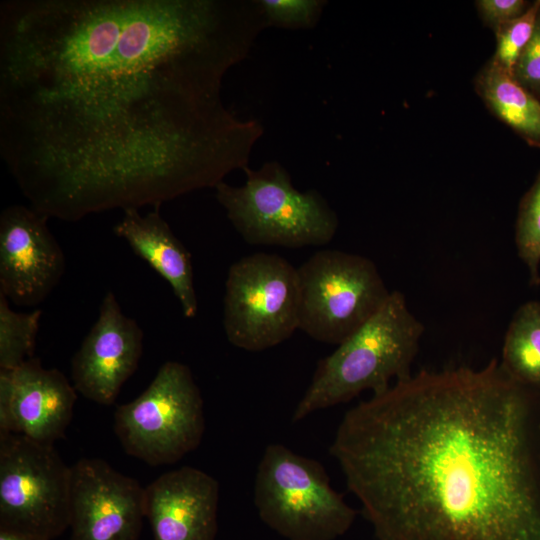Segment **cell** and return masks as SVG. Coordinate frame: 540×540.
Listing matches in <instances>:
<instances>
[{"label": "cell", "instance_id": "52a82bcc", "mask_svg": "<svg viewBox=\"0 0 540 540\" xmlns=\"http://www.w3.org/2000/svg\"><path fill=\"white\" fill-rule=\"evenodd\" d=\"M297 274L298 329L323 343H342L391 293L371 259L340 250L315 252Z\"/></svg>", "mask_w": 540, "mask_h": 540}, {"label": "cell", "instance_id": "8992f818", "mask_svg": "<svg viewBox=\"0 0 540 540\" xmlns=\"http://www.w3.org/2000/svg\"><path fill=\"white\" fill-rule=\"evenodd\" d=\"M114 431L128 455L152 466L173 464L195 450L205 417L190 368L165 362L141 395L118 406Z\"/></svg>", "mask_w": 540, "mask_h": 540}, {"label": "cell", "instance_id": "277c9868", "mask_svg": "<svg viewBox=\"0 0 540 540\" xmlns=\"http://www.w3.org/2000/svg\"><path fill=\"white\" fill-rule=\"evenodd\" d=\"M241 186L219 183L216 198L236 231L248 244L299 248L329 243L338 217L315 189L301 192L278 161L243 170Z\"/></svg>", "mask_w": 540, "mask_h": 540}, {"label": "cell", "instance_id": "7a4b0ae2", "mask_svg": "<svg viewBox=\"0 0 540 540\" xmlns=\"http://www.w3.org/2000/svg\"><path fill=\"white\" fill-rule=\"evenodd\" d=\"M329 450L376 540H540V391L497 358L395 381Z\"/></svg>", "mask_w": 540, "mask_h": 540}, {"label": "cell", "instance_id": "ffe728a7", "mask_svg": "<svg viewBox=\"0 0 540 540\" xmlns=\"http://www.w3.org/2000/svg\"><path fill=\"white\" fill-rule=\"evenodd\" d=\"M539 9L540 0H536L521 16L504 23L494 32L496 51L492 58L511 75L517 59L532 37Z\"/></svg>", "mask_w": 540, "mask_h": 540}, {"label": "cell", "instance_id": "ac0fdd59", "mask_svg": "<svg viewBox=\"0 0 540 540\" xmlns=\"http://www.w3.org/2000/svg\"><path fill=\"white\" fill-rule=\"evenodd\" d=\"M42 311L12 310L0 293V370H11L33 358Z\"/></svg>", "mask_w": 540, "mask_h": 540}, {"label": "cell", "instance_id": "e0dca14e", "mask_svg": "<svg viewBox=\"0 0 540 540\" xmlns=\"http://www.w3.org/2000/svg\"><path fill=\"white\" fill-rule=\"evenodd\" d=\"M500 363L513 378L540 391V302L528 301L514 313Z\"/></svg>", "mask_w": 540, "mask_h": 540}, {"label": "cell", "instance_id": "30bf717a", "mask_svg": "<svg viewBox=\"0 0 540 540\" xmlns=\"http://www.w3.org/2000/svg\"><path fill=\"white\" fill-rule=\"evenodd\" d=\"M145 488L106 461L81 458L71 466V540H138Z\"/></svg>", "mask_w": 540, "mask_h": 540}, {"label": "cell", "instance_id": "4fadbf2b", "mask_svg": "<svg viewBox=\"0 0 540 540\" xmlns=\"http://www.w3.org/2000/svg\"><path fill=\"white\" fill-rule=\"evenodd\" d=\"M76 392L61 371L34 357L0 370V431L53 445L71 422Z\"/></svg>", "mask_w": 540, "mask_h": 540}, {"label": "cell", "instance_id": "7402d4cb", "mask_svg": "<svg viewBox=\"0 0 540 540\" xmlns=\"http://www.w3.org/2000/svg\"><path fill=\"white\" fill-rule=\"evenodd\" d=\"M512 76L540 101V9L532 37L517 59Z\"/></svg>", "mask_w": 540, "mask_h": 540}, {"label": "cell", "instance_id": "6da1fadb", "mask_svg": "<svg viewBox=\"0 0 540 540\" xmlns=\"http://www.w3.org/2000/svg\"><path fill=\"white\" fill-rule=\"evenodd\" d=\"M267 28L258 0H4L0 155L74 222L159 208L248 167L263 134L221 98Z\"/></svg>", "mask_w": 540, "mask_h": 540}, {"label": "cell", "instance_id": "cb8c5ba5", "mask_svg": "<svg viewBox=\"0 0 540 540\" xmlns=\"http://www.w3.org/2000/svg\"><path fill=\"white\" fill-rule=\"evenodd\" d=\"M0 540H43V539H39L36 537L28 536V535L13 532V531L0 529Z\"/></svg>", "mask_w": 540, "mask_h": 540}, {"label": "cell", "instance_id": "603a6c76", "mask_svg": "<svg viewBox=\"0 0 540 540\" xmlns=\"http://www.w3.org/2000/svg\"><path fill=\"white\" fill-rule=\"evenodd\" d=\"M531 5L525 0H479L478 13L494 32L504 23L521 16Z\"/></svg>", "mask_w": 540, "mask_h": 540}, {"label": "cell", "instance_id": "d6986e66", "mask_svg": "<svg viewBox=\"0 0 540 540\" xmlns=\"http://www.w3.org/2000/svg\"><path fill=\"white\" fill-rule=\"evenodd\" d=\"M515 243L518 256L529 270L531 284L540 285V171L519 203Z\"/></svg>", "mask_w": 540, "mask_h": 540}, {"label": "cell", "instance_id": "5bb4252c", "mask_svg": "<svg viewBox=\"0 0 540 540\" xmlns=\"http://www.w3.org/2000/svg\"><path fill=\"white\" fill-rule=\"evenodd\" d=\"M219 483L206 472L183 466L145 487V517L154 540H215Z\"/></svg>", "mask_w": 540, "mask_h": 540}, {"label": "cell", "instance_id": "ba28073f", "mask_svg": "<svg viewBox=\"0 0 540 540\" xmlns=\"http://www.w3.org/2000/svg\"><path fill=\"white\" fill-rule=\"evenodd\" d=\"M71 466L53 445L0 431V529L53 540L70 519Z\"/></svg>", "mask_w": 540, "mask_h": 540}, {"label": "cell", "instance_id": "2e32d148", "mask_svg": "<svg viewBox=\"0 0 540 540\" xmlns=\"http://www.w3.org/2000/svg\"><path fill=\"white\" fill-rule=\"evenodd\" d=\"M487 108L527 144L540 149V101L491 58L475 78Z\"/></svg>", "mask_w": 540, "mask_h": 540}, {"label": "cell", "instance_id": "44dd1931", "mask_svg": "<svg viewBox=\"0 0 540 540\" xmlns=\"http://www.w3.org/2000/svg\"><path fill=\"white\" fill-rule=\"evenodd\" d=\"M267 27L312 29L326 6L324 0H259Z\"/></svg>", "mask_w": 540, "mask_h": 540}, {"label": "cell", "instance_id": "3957f363", "mask_svg": "<svg viewBox=\"0 0 540 540\" xmlns=\"http://www.w3.org/2000/svg\"><path fill=\"white\" fill-rule=\"evenodd\" d=\"M423 332L424 325L411 313L404 295L391 291L364 325L318 362L292 421L348 402L365 390L380 394L392 379L409 377Z\"/></svg>", "mask_w": 540, "mask_h": 540}, {"label": "cell", "instance_id": "5b68a950", "mask_svg": "<svg viewBox=\"0 0 540 540\" xmlns=\"http://www.w3.org/2000/svg\"><path fill=\"white\" fill-rule=\"evenodd\" d=\"M254 504L260 519L288 540H335L357 515L320 462L278 443L265 448L258 464Z\"/></svg>", "mask_w": 540, "mask_h": 540}, {"label": "cell", "instance_id": "9a60e30c", "mask_svg": "<svg viewBox=\"0 0 540 540\" xmlns=\"http://www.w3.org/2000/svg\"><path fill=\"white\" fill-rule=\"evenodd\" d=\"M113 230L169 283L184 316L195 317L198 301L191 256L161 217L159 208L145 215H141L139 209H126Z\"/></svg>", "mask_w": 540, "mask_h": 540}, {"label": "cell", "instance_id": "7c38bea8", "mask_svg": "<svg viewBox=\"0 0 540 540\" xmlns=\"http://www.w3.org/2000/svg\"><path fill=\"white\" fill-rule=\"evenodd\" d=\"M143 336L136 320L122 312L115 295L108 291L97 320L72 358L75 390L98 404H113L138 367Z\"/></svg>", "mask_w": 540, "mask_h": 540}, {"label": "cell", "instance_id": "8fae6325", "mask_svg": "<svg viewBox=\"0 0 540 540\" xmlns=\"http://www.w3.org/2000/svg\"><path fill=\"white\" fill-rule=\"evenodd\" d=\"M49 217L30 206L9 205L0 215V293L18 306L43 302L65 272L64 252Z\"/></svg>", "mask_w": 540, "mask_h": 540}, {"label": "cell", "instance_id": "9c48e42d", "mask_svg": "<svg viewBox=\"0 0 540 540\" xmlns=\"http://www.w3.org/2000/svg\"><path fill=\"white\" fill-rule=\"evenodd\" d=\"M297 268L264 252L234 262L227 274L223 326L228 341L243 350L262 351L298 329Z\"/></svg>", "mask_w": 540, "mask_h": 540}]
</instances>
